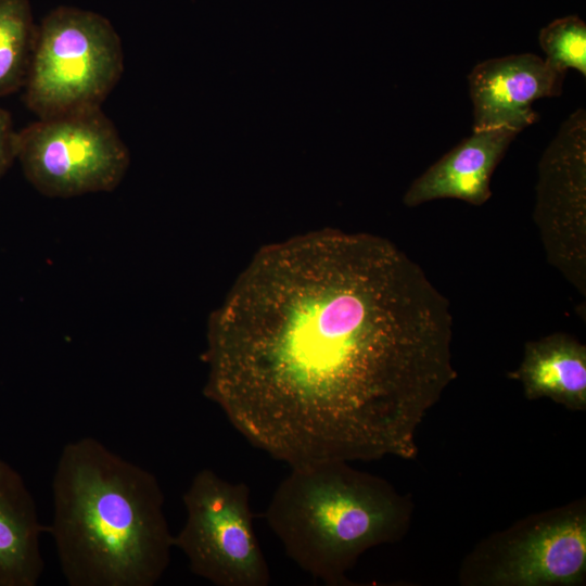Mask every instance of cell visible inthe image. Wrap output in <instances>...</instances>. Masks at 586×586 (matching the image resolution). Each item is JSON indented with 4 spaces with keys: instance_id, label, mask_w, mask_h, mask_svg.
<instances>
[{
    "instance_id": "3957f363",
    "label": "cell",
    "mask_w": 586,
    "mask_h": 586,
    "mask_svg": "<svg viewBox=\"0 0 586 586\" xmlns=\"http://www.w3.org/2000/svg\"><path fill=\"white\" fill-rule=\"evenodd\" d=\"M398 502L380 482L345 461L291 467L265 511L285 555L326 584L344 574L367 548L388 540L400 523Z\"/></svg>"
},
{
    "instance_id": "277c9868",
    "label": "cell",
    "mask_w": 586,
    "mask_h": 586,
    "mask_svg": "<svg viewBox=\"0 0 586 586\" xmlns=\"http://www.w3.org/2000/svg\"><path fill=\"white\" fill-rule=\"evenodd\" d=\"M123 72V44L112 23L60 5L37 26L24 102L39 119L101 107Z\"/></svg>"
},
{
    "instance_id": "6da1fadb",
    "label": "cell",
    "mask_w": 586,
    "mask_h": 586,
    "mask_svg": "<svg viewBox=\"0 0 586 586\" xmlns=\"http://www.w3.org/2000/svg\"><path fill=\"white\" fill-rule=\"evenodd\" d=\"M451 341L449 301L393 242L313 232L262 250L213 315L203 393L290 467L409 459Z\"/></svg>"
},
{
    "instance_id": "7c38bea8",
    "label": "cell",
    "mask_w": 586,
    "mask_h": 586,
    "mask_svg": "<svg viewBox=\"0 0 586 586\" xmlns=\"http://www.w3.org/2000/svg\"><path fill=\"white\" fill-rule=\"evenodd\" d=\"M510 378L522 383L531 400L547 397L572 410L586 408V347L568 333L527 342Z\"/></svg>"
},
{
    "instance_id": "5b68a950",
    "label": "cell",
    "mask_w": 586,
    "mask_h": 586,
    "mask_svg": "<svg viewBox=\"0 0 586 586\" xmlns=\"http://www.w3.org/2000/svg\"><path fill=\"white\" fill-rule=\"evenodd\" d=\"M250 487L214 470L195 473L182 495L186 520L174 548L191 572L217 586H267L270 570L254 531Z\"/></svg>"
},
{
    "instance_id": "4fadbf2b",
    "label": "cell",
    "mask_w": 586,
    "mask_h": 586,
    "mask_svg": "<svg viewBox=\"0 0 586 586\" xmlns=\"http://www.w3.org/2000/svg\"><path fill=\"white\" fill-rule=\"evenodd\" d=\"M36 34L28 0H0V97L24 88Z\"/></svg>"
},
{
    "instance_id": "8992f818",
    "label": "cell",
    "mask_w": 586,
    "mask_h": 586,
    "mask_svg": "<svg viewBox=\"0 0 586 586\" xmlns=\"http://www.w3.org/2000/svg\"><path fill=\"white\" fill-rule=\"evenodd\" d=\"M17 161L49 198L110 192L124 179L130 153L101 107L39 119L17 131Z\"/></svg>"
},
{
    "instance_id": "7a4b0ae2",
    "label": "cell",
    "mask_w": 586,
    "mask_h": 586,
    "mask_svg": "<svg viewBox=\"0 0 586 586\" xmlns=\"http://www.w3.org/2000/svg\"><path fill=\"white\" fill-rule=\"evenodd\" d=\"M48 526L69 586H154L174 535L156 476L92 436L65 444Z\"/></svg>"
},
{
    "instance_id": "8fae6325",
    "label": "cell",
    "mask_w": 586,
    "mask_h": 586,
    "mask_svg": "<svg viewBox=\"0 0 586 586\" xmlns=\"http://www.w3.org/2000/svg\"><path fill=\"white\" fill-rule=\"evenodd\" d=\"M39 519L23 476L0 459V586H36L43 573Z\"/></svg>"
},
{
    "instance_id": "52a82bcc",
    "label": "cell",
    "mask_w": 586,
    "mask_h": 586,
    "mask_svg": "<svg viewBox=\"0 0 586 586\" xmlns=\"http://www.w3.org/2000/svg\"><path fill=\"white\" fill-rule=\"evenodd\" d=\"M547 262L586 296V113L560 126L538 163L533 213Z\"/></svg>"
},
{
    "instance_id": "ba28073f",
    "label": "cell",
    "mask_w": 586,
    "mask_h": 586,
    "mask_svg": "<svg viewBox=\"0 0 586 586\" xmlns=\"http://www.w3.org/2000/svg\"><path fill=\"white\" fill-rule=\"evenodd\" d=\"M565 74L534 53L492 58L468 75L473 130L507 128L520 133L538 119L533 103L562 92Z\"/></svg>"
},
{
    "instance_id": "9a60e30c",
    "label": "cell",
    "mask_w": 586,
    "mask_h": 586,
    "mask_svg": "<svg viewBox=\"0 0 586 586\" xmlns=\"http://www.w3.org/2000/svg\"><path fill=\"white\" fill-rule=\"evenodd\" d=\"M17 160V131L11 114L0 106V179Z\"/></svg>"
},
{
    "instance_id": "5bb4252c",
    "label": "cell",
    "mask_w": 586,
    "mask_h": 586,
    "mask_svg": "<svg viewBox=\"0 0 586 586\" xmlns=\"http://www.w3.org/2000/svg\"><path fill=\"white\" fill-rule=\"evenodd\" d=\"M538 43L551 67L564 74L573 68L586 76V24L581 17L553 20L540 29Z\"/></svg>"
},
{
    "instance_id": "30bf717a",
    "label": "cell",
    "mask_w": 586,
    "mask_h": 586,
    "mask_svg": "<svg viewBox=\"0 0 586 586\" xmlns=\"http://www.w3.org/2000/svg\"><path fill=\"white\" fill-rule=\"evenodd\" d=\"M517 135L507 128L473 130L412 181L405 205L416 207L440 199L483 205L492 196V175Z\"/></svg>"
},
{
    "instance_id": "9c48e42d",
    "label": "cell",
    "mask_w": 586,
    "mask_h": 586,
    "mask_svg": "<svg viewBox=\"0 0 586 586\" xmlns=\"http://www.w3.org/2000/svg\"><path fill=\"white\" fill-rule=\"evenodd\" d=\"M586 574V519L569 514L513 540L491 574L497 585H575Z\"/></svg>"
}]
</instances>
